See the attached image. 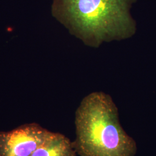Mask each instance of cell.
Segmentation results:
<instances>
[{"instance_id": "cell-1", "label": "cell", "mask_w": 156, "mask_h": 156, "mask_svg": "<svg viewBox=\"0 0 156 156\" xmlns=\"http://www.w3.org/2000/svg\"><path fill=\"white\" fill-rule=\"evenodd\" d=\"M74 148L80 156H135L137 147L120 124L111 97L96 91L82 101L75 112Z\"/></svg>"}, {"instance_id": "cell-2", "label": "cell", "mask_w": 156, "mask_h": 156, "mask_svg": "<svg viewBox=\"0 0 156 156\" xmlns=\"http://www.w3.org/2000/svg\"><path fill=\"white\" fill-rule=\"evenodd\" d=\"M133 0H53L52 14L73 35L90 46L131 37L135 24Z\"/></svg>"}, {"instance_id": "cell-3", "label": "cell", "mask_w": 156, "mask_h": 156, "mask_svg": "<svg viewBox=\"0 0 156 156\" xmlns=\"http://www.w3.org/2000/svg\"><path fill=\"white\" fill-rule=\"evenodd\" d=\"M53 133L37 123L0 131V156H31Z\"/></svg>"}, {"instance_id": "cell-4", "label": "cell", "mask_w": 156, "mask_h": 156, "mask_svg": "<svg viewBox=\"0 0 156 156\" xmlns=\"http://www.w3.org/2000/svg\"><path fill=\"white\" fill-rule=\"evenodd\" d=\"M73 142L63 134L53 133L31 156H76Z\"/></svg>"}]
</instances>
